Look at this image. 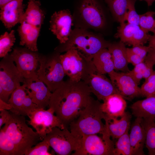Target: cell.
I'll return each mask as SVG.
<instances>
[{"instance_id": "cell-10", "label": "cell", "mask_w": 155, "mask_h": 155, "mask_svg": "<svg viewBox=\"0 0 155 155\" xmlns=\"http://www.w3.org/2000/svg\"><path fill=\"white\" fill-rule=\"evenodd\" d=\"M16 66L25 79L34 81L37 78L36 71L40 55L26 47H16L10 54Z\"/></svg>"}, {"instance_id": "cell-2", "label": "cell", "mask_w": 155, "mask_h": 155, "mask_svg": "<svg viewBox=\"0 0 155 155\" xmlns=\"http://www.w3.org/2000/svg\"><path fill=\"white\" fill-rule=\"evenodd\" d=\"M111 43L100 36L85 29L77 28L72 31L68 40L61 44L55 50L60 53L73 49L86 59L92 61L95 54L102 49L108 48Z\"/></svg>"}, {"instance_id": "cell-37", "label": "cell", "mask_w": 155, "mask_h": 155, "mask_svg": "<svg viewBox=\"0 0 155 155\" xmlns=\"http://www.w3.org/2000/svg\"><path fill=\"white\" fill-rule=\"evenodd\" d=\"M136 0H129L124 18L125 22L139 26L140 16L135 7Z\"/></svg>"}, {"instance_id": "cell-38", "label": "cell", "mask_w": 155, "mask_h": 155, "mask_svg": "<svg viewBox=\"0 0 155 155\" xmlns=\"http://www.w3.org/2000/svg\"><path fill=\"white\" fill-rule=\"evenodd\" d=\"M150 48L148 46L137 45L133 46L132 47L129 48V49L131 51L138 55L144 61Z\"/></svg>"}, {"instance_id": "cell-25", "label": "cell", "mask_w": 155, "mask_h": 155, "mask_svg": "<svg viewBox=\"0 0 155 155\" xmlns=\"http://www.w3.org/2000/svg\"><path fill=\"white\" fill-rule=\"evenodd\" d=\"M130 108L132 114L136 117L151 118L155 120V95L136 101Z\"/></svg>"}, {"instance_id": "cell-18", "label": "cell", "mask_w": 155, "mask_h": 155, "mask_svg": "<svg viewBox=\"0 0 155 155\" xmlns=\"http://www.w3.org/2000/svg\"><path fill=\"white\" fill-rule=\"evenodd\" d=\"M144 33V30L139 26L125 22L118 27L115 36L125 44L133 46L142 41Z\"/></svg>"}, {"instance_id": "cell-8", "label": "cell", "mask_w": 155, "mask_h": 155, "mask_svg": "<svg viewBox=\"0 0 155 155\" xmlns=\"http://www.w3.org/2000/svg\"><path fill=\"white\" fill-rule=\"evenodd\" d=\"M59 155H69L80 148L81 139L74 135L66 128H53L43 139Z\"/></svg>"}, {"instance_id": "cell-28", "label": "cell", "mask_w": 155, "mask_h": 155, "mask_svg": "<svg viewBox=\"0 0 155 155\" xmlns=\"http://www.w3.org/2000/svg\"><path fill=\"white\" fill-rule=\"evenodd\" d=\"M141 124L146 134L145 144L149 155H155V120L151 118H142Z\"/></svg>"}, {"instance_id": "cell-21", "label": "cell", "mask_w": 155, "mask_h": 155, "mask_svg": "<svg viewBox=\"0 0 155 155\" xmlns=\"http://www.w3.org/2000/svg\"><path fill=\"white\" fill-rule=\"evenodd\" d=\"M18 31L20 38V44L31 50L37 51V40L41 28L25 22H22Z\"/></svg>"}, {"instance_id": "cell-13", "label": "cell", "mask_w": 155, "mask_h": 155, "mask_svg": "<svg viewBox=\"0 0 155 155\" xmlns=\"http://www.w3.org/2000/svg\"><path fill=\"white\" fill-rule=\"evenodd\" d=\"M79 11L81 18L89 26L96 29L105 26L106 21L104 12L96 0H84Z\"/></svg>"}, {"instance_id": "cell-19", "label": "cell", "mask_w": 155, "mask_h": 155, "mask_svg": "<svg viewBox=\"0 0 155 155\" xmlns=\"http://www.w3.org/2000/svg\"><path fill=\"white\" fill-rule=\"evenodd\" d=\"M131 117V115L128 111L125 112L119 119L105 115L104 120L106 129L109 136L113 140L117 139L129 130Z\"/></svg>"}, {"instance_id": "cell-42", "label": "cell", "mask_w": 155, "mask_h": 155, "mask_svg": "<svg viewBox=\"0 0 155 155\" xmlns=\"http://www.w3.org/2000/svg\"><path fill=\"white\" fill-rule=\"evenodd\" d=\"M11 108L10 104L0 99V111L2 110H10Z\"/></svg>"}, {"instance_id": "cell-1", "label": "cell", "mask_w": 155, "mask_h": 155, "mask_svg": "<svg viewBox=\"0 0 155 155\" xmlns=\"http://www.w3.org/2000/svg\"><path fill=\"white\" fill-rule=\"evenodd\" d=\"M91 93L83 81L69 79L52 92L49 106L67 127L92 100Z\"/></svg>"}, {"instance_id": "cell-27", "label": "cell", "mask_w": 155, "mask_h": 155, "mask_svg": "<svg viewBox=\"0 0 155 155\" xmlns=\"http://www.w3.org/2000/svg\"><path fill=\"white\" fill-rule=\"evenodd\" d=\"M24 84L17 87L11 95L8 103L11 108L10 110L13 113L22 115V108L25 99L27 94Z\"/></svg>"}, {"instance_id": "cell-29", "label": "cell", "mask_w": 155, "mask_h": 155, "mask_svg": "<svg viewBox=\"0 0 155 155\" xmlns=\"http://www.w3.org/2000/svg\"><path fill=\"white\" fill-rule=\"evenodd\" d=\"M115 19L120 24L125 22L124 18L129 0H104Z\"/></svg>"}, {"instance_id": "cell-34", "label": "cell", "mask_w": 155, "mask_h": 155, "mask_svg": "<svg viewBox=\"0 0 155 155\" xmlns=\"http://www.w3.org/2000/svg\"><path fill=\"white\" fill-rule=\"evenodd\" d=\"M139 26L140 28L149 32L155 33V12L149 11L139 15Z\"/></svg>"}, {"instance_id": "cell-12", "label": "cell", "mask_w": 155, "mask_h": 155, "mask_svg": "<svg viewBox=\"0 0 155 155\" xmlns=\"http://www.w3.org/2000/svg\"><path fill=\"white\" fill-rule=\"evenodd\" d=\"M89 86L93 93L99 101L103 100L106 97L115 94H120L111 80L104 74L97 70L91 73L84 81Z\"/></svg>"}, {"instance_id": "cell-36", "label": "cell", "mask_w": 155, "mask_h": 155, "mask_svg": "<svg viewBox=\"0 0 155 155\" xmlns=\"http://www.w3.org/2000/svg\"><path fill=\"white\" fill-rule=\"evenodd\" d=\"M50 146L48 143L43 140L38 143L34 147L28 149L25 153V155H51L53 153L49 152Z\"/></svg>"}, {"instance_id": "cell-4", "label": "cell", "mask_w": 155, "mask_h": 155, "mask_svg": "<svg viewBox=\"0 0 155 155\" xmlns=\"http://www.w3.org/2000/svg\"><path fill=\"white\" fill-rule=\"evenodd\" d=\"M24 116L11 112L9 119L3 127L6 133L16 147L20 155L41 141L39 135L26 123Z\"/></svg>"}, {"instance_id": "cell-16", "label": "cell", "mask_w": 155, "mask_h": 155, "mask_svg": "<svg viewBox=\"0 0 155 155\" xmlns=\"http://www.w3.org/2000/svg\"><path fill=\"white\" fill-rule=\"evenodd\" d=\"M27 93L38 108L45 109L49 106L52 93L41 80L37 78L34 81L24 79Z\"/></svg>"}, {"instance_id": "cell-44", "label": "cell", "mask_w": 155, "mask_h": 155, "mask_svg": "<svg viewBox=\"0 0 155 155\" xmlns=\"http://www.w3.org/2000/svg\"><path fill=\"white\" fill-rule=\"evenodd\" d=\"M14 0H0V7H1L7 3Z\"/></svg>"}, {"instance_id": "cell-22", "label": "cell", "mask_w": 155, "mask_h": 155, "mask_svg": "<svg viewBox=\"0 0 155 155\" xmlns=\"http://www.w3.org/2000/svg\"><path fill=\"white\" fill-rule=\"evenodd\" d=\"M142 118L136 117L132 125L129 140L131 148L132 155H145L144 148L145 142L146 134L141 124Z\"/></svg>"}, {"instance_id": "cell-17", "label": "cell", "mask_w": 155, "mask_h": 155, "mask_svg": "<svg viewBox=\"0 0 155 155\" xmlns=\"http://www.w3.org/2000/svg\"><path fill=\"white\" fill-rule=\"evenodd\" d=\"M23 0H14L0 7V19L8 30L20 23L25 11Z\"/></svg>"}, {"instance_id": "cell-43", "label": "cell", "mask_w": 155, "mask_h": 155, "mask_svg": "<svg viewBox=\"0 0 155 155\" xmlns=\"http://www.w3.org/2000/svg\"><path fill=\"white\" fill-rule=\"evenodd\" d=\"M148 46L155 49V33L153 35H150L148 40Z\"/></svg>"}, {"instance_id": "cell-39", "label": "cell", "mask_w": 155, "mask_h": 155, "mask_svg": "<svg viewBox=\"0 0 155 155\" xmlns=\"http://www.w3.org/2000/svg\"><path fill=\"white\" fill-rule=\"evenodd\" d=\"M127 53L128 62L134 66L144 61L138 55L131 51L129 48H127Z\"/></svg>"}, {"instance_id": "cell-41", "label": "cell", "mask_w": 155, "mask_h": 155, "mask_svg": "<svg viewBox=\"0 0 155 155\" xmlns=\"http://www.w3.org/2000/svg\"><path fill=\"white\" fill-rule=\"evenodd\" d=\"M144 61L150 62L154 65H155V49L151 47Z\"/></svg>"}, {"instance_id": "cell-24", "label": "cell", "mask_w": 155, "mask_h": 155, "mask_svg": "<svg viewBox=\"0 0 155 155\" xmlns=\"http://www.w3.org/2000/svg\"><path fill=\"white\" fill-rule=\"evenodd\" d=\"M40 1L28 0L26 9L20 23L25 22L41 28L45 18Z\"/></svg>"}, {"instance_id": "cell-6", "label": "cell", "mask_w": 155, "mask_h": 155, "mask_svg": "<svg viewBox=\"0 0 155 155\" xmlns=\"http://www.w3.org/2000/svg\"><path fill=\"white\" fill-rule=\"evenodd\" d=\"M60 59L65 75L73 81H84L91 73L97 70L92 61L86 59L73 49L60 55Z\"/></svg>"}, {"instance_id": "cell-5", "label": "cell", "mask_w": 155, "mask_h": 155, "mask_svg": "<svg viewBox=\"0 0 155 155\" xmlns=\"http://www.w3.org/2000/svg\"><path fill=\"white\" fill-rule=\"evenodd\" d=\"M60 53L55 51L51 55H40L38 78L42 81L51 92L64 82L65 75L60 59Z\"/></svg>"}, {"instance_id": "cell-15", "label": "cell", "mask_w": 155, "mask_h": 155, "mask_svg": "<svg viewBox=\"0 0 155 155\" xmlns=\"http://www.w3.org/2000/svg\"><path fill=\"white\" fill-rule=\"evenodd\" d=\"M120 95L124 98L131 100L141 96L140 88L127 72H117L114 70L108 74Z\"/></svg>"}, {"instance_id": "cell-31", "label": "cell", "mask_w": 155, "mask_h": 155, "mask_svg": "<svg viewBox=\"0 0 155 155\" xmlns=\"http://www.w3.org/2000/svg\"><path fill=\"white\" fill-rule=\"evenodd\" d=\"M0 155H20L16 147L3 128L0 131Z\"/></svg>"}, {"instance_id": "cell-3", "label": "cell", "mask_w": 155, "mask_h": 155, "mask_svg": "<svg viewBox=\"0 0 155 155\" xmlns=\"http://www.w3.org/2000/svg\"><path fill=\"white\" fill-rule=\"evenodd\" d=\"M102 103L93 98L69 125L70 131L75 136L82 138L83 136L106 133L105 124L102 119L105 114L102 111Z\"/></svg>"}, {"instance_id": "cell-7", "label": "cell", "mask_w": 155, "mask_h": 155, "mask_svg": "<svg viewBox=\"0 0 155 155\" xmlns=\"http://www.w3.org/2000/svg\"><path fill=\"white\" fill-rule=\"evenodd\" d=\"M10 54L0 62V99L7 102L13 91L23 83L25 78L14 63Z\"/></svg>"}, {"instance_id": "cell-30", "label": "cell", "mask_w": 155, "mask_h": 155, "mask_svg": "<svg viewBox=\"0 0 155 155\" xmlns=\"http://www.w3.org/2000/svg\"><path fill=\"white\" fill-rule=\"evenodd\" d=\"M154 65L149 62L144 61L135 66L132 70L127 72L138 85L142 78L145 80L152 73Z\"/></svg>"}, {"instance_id": "cell-14", "label": "cell", "mask_w": 155, "mask_h": 155, "mask_svg": "<svg viewBox=\"0 0 155 155\" xmlns=\"http://www.w3.org/2000/svg\"><path fill=\"white\" fill-rule=\"evenodd\" d=\"M73 17L68 9L55 12L50 22V30L61 44L66 42L72 32Z\"/></svg>"}, {"instance_id": "cell-40", "label": "cell", "mask_w": 155, "mask_h": 155, "mask_svg": "<svg viewBox=\"0 0 155 155\" xmlns=\"http://www.w3.org/2000/svg\"><path fill=\"white\" fill-rule=\"evenodd\" d=\"M0 111V128L1 129L2 126L5 124L9 119L10 113L8 110H5Z\"/></svg>"}, {"instance_id": "cell-20", "label": "cell", "mask_w": 155, "mask_h": 155, "mask_svg": "<svg viewBox=\"0 0 155 155\" xmlns=\"http://www.w3.org/2000/svg\"><path fill=\"white\" fill-rule=\"evenodd\" d=\"M102 103L101 108L105 115L110 117H121L125 112L127 104L121 95L115 94L106 97Z\"/></svg>"}, {"instance_id": "cell-32", "label": "cell", "mask_w": 155, "mask_h": 155, "mask_svg": "<svg viewBox=\"0 0 155 155\" xmlns=\"http://www.w3.org/2000/svg\"><path fill=\"white\" fill-rule=\"evenodd\" d=\"M129 130L117 139L115 144V155H132Z\"/></svg>"}, {"instance_id": "cell-23", "label": "cell", "mask_w": 155, "mask_h": 155, "mask_svg": "<svg viewBox=\"0 0 155 155\" xmlns=\"http://www.w3.org/2000/svg\"><path fill=\"white\" fill-rule=\"evenodd\" d=\"M108 49L112 55L115 70L124 72L129 71L125 44L120 41L111 43Z\"/></svg>"}, {"instance_id": "cell-11", "label": "cell", "mask_w": 155, "mask_h": 155, "mask_svg": "<svg viewBox=\"0 0 155 155\" xmlns=\"http://www.w3.org/2000/svg\"><path fill=\"white\" fill-rule=\"evenodd\" d=\"M115 143L96 134L83 136L79 149L72 155H115Z\"/></svg>"}, {"instance_id": "cell-33", "label": "cell", "mask_w": 155, "mask_h": 155, "mask_svg": "<svg viewBox=\"0 0 155 155\" xmlns=\"http://www.w3.org/2000/svg\"><path fill=\"white\" fill-rule=\"evenodd\" d=\"M16 38L15 31L11 30L9 33L5 32L0 37V57L3 58L11 51V48L15 43Z\"/></svg>"}, {"instance_id": "cell-9", "label": "cell", "mask_w": 155, "mask_h": 155, "mask_svg": "<svg viewBox=\"0 0 155 155\" xmlns=\"http://www.w3.org/2000/svg\"><path fill=\"white\" fill-rule=\"evenodd\" d=\"M51 108L45 110L37 108L28 115L29 120L28 123L32 126L37 132L42 141L52 129L58 127L61 129L67 128L62 123Z\"/></svg>"}, {"instance_id": "cell-45", "label": "cell", "mask_w": 155, "mask_h": 155, "mask_svg": "<svg viewBox=\"0 0 155 155\" xmlns=\"http://www.w3.org/2000/svg\"><path fill=\"white\" fill-rule=\"evenodd\" d=\"M140 1H144L147 3L148 6H150L152 5L153 3L155 1V0H140Z\"/></svg>"}, {"instance_id": "cell-26", "label": "cell", "mask_w": 155, "mask_h": 155, "mask_svg": "<svg viewBox=\"0 0 155 155\" xmlns=\"http://www.w3.org/2000/svg\"><path fill=\"white\" fill-rule=\"evenodd\" d=\"M92 61L98 71L102 74H108L115 70L111 54L107 48L102 49L95 54Z\"/></svg>"}, {"instance_id": "cell-35", "label": "cell", "mask_w": 155, "mask_h": 155, "mask_svg": "<svg viewBox=\"0 0 155 155\" xmlns=\"http://www.w3.org/2000/svg\"><path fill=\"white\" fill-rule=\"evenodd\" d=\"M140 89L142 96L146 98L155 95V71L145 80Z\"/></svg>"}]
</instances>
